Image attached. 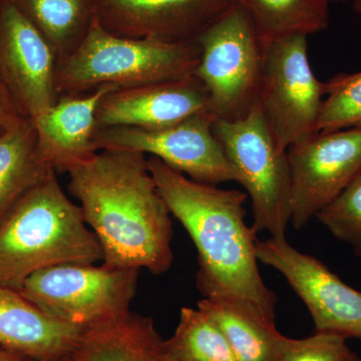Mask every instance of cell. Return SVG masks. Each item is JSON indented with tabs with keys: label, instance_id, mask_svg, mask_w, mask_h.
Returning <instances> with one entry per match:
<instances>
[{
	"label": "cell",
	"instance_id": "cell-1",
	"mask_svg": "<svg viewBox=\"0 0 361 361\" xmlns=\"http://www.w3.org/2000/svg\"><path fill=\"white\" fill-rule=\"evenodd\" d=\"M68 189L102 249L103 264L161 275L174 260L170 210L146 155L102 149L68 171Z\"/></svg>",
	"mask_w": 361,
	"mask_h": 361
},
{
	"label": "cell",
	"instance_id": "cell-2",
	"mask_svg": "<svg viewBox=\"0 0 361 361\" xmlns=\"http://www.w3.org/2000/svg\"><path fill=\"white\" fill-rule=\"evenodd\" d=\"M148 167L169 210L198 251L199 291L206 298L242 299L275 322L277 296L259 271L257 233L245 222V192L196 182L156 157H149Z\"/></svg>",
	"mask_w": 361,
	"mask_h": 361
},
{
	"label": "cell",
	"instance_id": "cell-3",
	"mask_svg": "<svg viewBox=\"0 0 361 361\" xmlns=\"http://www.w3.org/2000/svg\"><path fill=\"white\" fill-rule=\"evenodd\" d=\"M104 253L80 205L56 171L28 190L0 221V286L18 290L37 271L68 263L96 264Z\"/></svg>",
	"mask_w": 361,
	"mask_h": 361
},
{
	"label": "cell",
	"instance_id": "cell-4",
	"mask_svg": "<svg viewBox=\"0 0 361 361\" xmlns=\"http://www.w3.org/2000/svg\"><path fill=\"white\" fill-rule=\"evenodd\" d=\"M200 59L198 42H165L118 37L94 18L77 49L58 65L61 97L89 94L104 85L116 89L194 75Z\"/></svg>",
	"mask_w": 361,
	"mask_h": 361
},
{
	"label": "cell",
	"instance_id": "cell-5",
	"mask_svg": "<svg viewBox=\"0 0 361 361\" xmlns=\"http://www.w3.org/2000/svg\"><path fill=\"white\" fill-rule=\"evenodd\" d=\"M200 59L194 75L210 99L216 120L234 122L259 104L263 45L251 16L234 4L197 39Z\"/></svg>",
	"mask_w": 361,
	"mask_h": 361
},
{
	"label": "cell",
	"instance_id": "cell-6",
	"mask_svg": "<svg viewBox=\"0 0 361 361\" xmlns=\"http://www.w3.org/2000/svg\"><path fill=\"white\" fill-rule=\"evenodd\" d=\"M214 133L246 190L253 229L284 238L291 223L292 180L287 151L278 146L260 106L241 120H215Z\"/></svg>",
	"mask_w": 361,
	"mask_h": 361
},
{
	"label": "cell",
	"instance_id": "cell-7",
	"mask_svg": "<svg viewBox=\"0 0 361 361\" xmlns=\"http://www.w3.org/2000/svg\"><path fill=\"white\" fill-rule=\"evenodd\" d=\"M140 269L68 263L33 273L18 292L47 314L82 329L127 314Z\"/></svg>",
	"mask_w": 361,
	"mask_h": 361
},
{
	"label": "cell",
	"instance_id": "cell-8",
	"mask_svg": "<svg viewBox=\"0 0 361 361\" xmlns=\"http://www.w3.org/2000/svg\"><path fill=\"white\" fill-rule=\"evenodd\" d=\"M262 45L259 106L278 146L287 151L319 133L326 87L311 68L307 35H288Z\"/></svg>",
	"mask_w": 361,
	"mask_h": 361
},
{
	"label": "cell",
	"instance_id": "cell-9",
	"mask_svg": "<svg viewBox=\"0 0 361 361\" xmlns=\"http://www.w3.org/2000/svg\"><path fill=\"white\" fill-rule=\"evenodd\" d=\"M215 116L200 114L160 130L113 127L97 129V151L116 149L156 157L190 179L215 185L236 182L234 169L214 133Z\"/></svg>",
	"mask_w": 361,
	"mask_h": 361
},
{
	"label": "cell",
	"instance_id": "cell-10",
	"mask_svg": "<svg viewBox=\"0 0 361 361\" xmlns=\"http://www.w3.org/2000/svg\"><path fill=\"white\" fill-rule=\"evenodd\" d=\"M256 256L283 275L310 310L315 332L361 339V292L314 256L297 250L286 237L257 240Z\"/></svg>",
	"mask_w": 361,
	"mask_h": 361
},
{
	"label": "cell",
	"instance_id": "cell-11",
	"mask_svg": "<svg viewBox=\"0 0 361 361\" xmlns=\"http://www.w3.org/2000/svg\"><path fill=\"white\" fill-rule=\"evenodd\" d=\"M291 224L301 229L361 173V129L320 132L287 149Z\"/></svg>",
	"mask_w": 361,
	"mask_h": 361
},
{
	"label": "cell",
	"instance_id": "cell-12",
	"mask_svg": "<svg viewBox=\"0 0 361 361\" xmlns=\"http://www.w3.org/2000/svg\"><path fill=\"white\" fill-rule=\"evenodd\" d=\"M58 59L51 44L11 0L0 1V78L26 118L58 99Z\"/></svg>",
	"mask_w": 361,
	"mask_h": 361
},
{
	"label": "cell",
	"instance_id": "cell-13",
	"mask_svg": "<svg viewBox=\"0 0 361 361\" xmlns=\"http://www.w3.org/2000/svg\"><path fill=\"white\" fill-rule=\"evenodd\" d=\"M237 0H92L94 18L118 37L197 40Z\"/></svg>",
	"mask_w": 361,
	"mask_h": 361
},
{
	"label": "cell",
	"instance_id": "cell-14",
	"mask_svg": "<svg viewBox=\"0 0 361 361\" xmlns=\"http://www.w3.org/2000/svg\"><path fill=\"white\" fill-rule=\"evenodd\" d=\"M204 113H211L208 92L199 78L190 75L111 90L97 108V129L160 130Z\"/></svg>",
	"mask_w": 361,
	"mask_h": 361
},
{
	"label": "cell",
	"instance_id": "cell-15",
	"mask_svg": "<svg viewBox=\"0 0 361 361\" xmlns=\"http://www.w3.org/2000/svg\"><path fill=\"white\" fill-rule=\"evenodd\" d=\"M115 89L104 85L89 94L59 97L51 108L32 120L37 154L47 168L68 173L96 155L97 108L102 99Z\"/></svg>",
	"mask_w": 361,
	"mask_h": 361
},
{
	"label": "cell",
	"instance_id": "cell-16",
	"mask_svg": "<svg viewBox=\"0 0 361 361\" xmlns=\"http://www.w3.org/2000/svg\"><path fill=\"white\" fill-rule=\"evenodd\" d=\"M85 329L47 314L16 289L0 286V345L35 361H66Z\"/></svg>",
	"mask_w": 361,
	"mask_h": 361
},
{
	"label": "cell",
	"instance_id": "cell-17",
	"mask_svg": "<svg viewBox=\"0 0 361 361\" xmlns=\"http://www.w3.org/2000/svg\"><path fill=\"white\" fill-rule=\"evenodd\" d=\"M165 341L151 317L127 314L85 329L73 355L66 361H158Z\"/></svg>",
	"mask_w": 361,
	"mask_h": 361
},
{
	"label": "cell",
	"instance_id": "cell-18",
	"mask_svg": "<svg viewBox=\"0 0 361 361\" xmlns=\"http://www.w3.org/2000/svg\"><path fill=\"white\" fill-rule=\"evenodd\" d=\"M197 308L219 327L237 361L277 360L286 336L252 304L234 297H205Z\"/></svg>",
	"mask_w": 361,
	"mask_h": 361
},
{
	"label": "cell",
	"instance_id": "cell-19",
	"mask_svg": "<svg viewBox=\"0 0 361 361\" xmlns=\"http://www.w3.org/2000/svg\"><path fill=\"white\" fill-rule=\"evenodd\" d=\"M51 171L40 161L37 132L30 118L0 135V221Z\"/></svg>",
	"mask_w": 361,
	"mask_h": 361
},
{
	"label": "cell",
	"instance_id": "cell-20",
	"mask_svg": "<svg viewBox=\"0 0 361 361\" xmlns=\"http://www.w3.org/2000/svg\"><path fill=\"white\" fill-rule=\"evenodd\" d=\"M54 49L58 65L77 49L89 32L92 0H11Z\"/></svg>",
	"mask_w": 361,
	"mask_h": 361
},
{
	"label": "cell",
	"instance_id": "cell-21",
	"mask_svg": "<svg viewBox=\"0 0 361 361\" xmlns=\"http://www.w3.org/2000/svg\"><path fill=\"white\" fill-rule=\"evenodd\" d=\"M251 16L261 42L310 35L329 25L327 0H237Z\"/></svg>",
	"mask_w": 361,
	"mask_h": 361
},
{
	"label": "cell",
	"instance_id": "cell-22",
	"mask_svg": "<svg viewBox=\"0 0 361 361\" xmlns=\"http://www.w3.org/2000/svg\"><path fill=\"white\" fill-rule=\"evenodd\" d=\"M166 351L177 361H237L229 342L216 323L199 308L183 307Z\"/></svg>",
	"mask_w": 361,
	"mask_h": 361
},
{
	"label": "cell",
	"instance_id": "cell-23",
	"mask_svg": "<svg viewBox=\"0 0 361 361\" xmlns=\"http://www.w3.org/2000/svg\"><path fill=\"white\" fill-rule=\"evenodd\" d=\"M325 87L318 132L361 129V71L338 73Z\"/></svg>",
	"mask_w": 361,
	"mask_h": 361
},
{
	"label": "cell",
	"instance_id": "cell-24",
	"mask_svg": "<svg viewBox=\"0 0 361 361\" xmlns=\"http://www.w3.org/2000/svg\"><path fill=\"white\" fill-rule=\"evenodd\" d=\"M316 218L361 257V173Z\"/></svg>",
	"mask_w": 361,
	"mask_h": 361
},
{
	"label": "cell",
	"instance_id": "cell-25",
	"mask_svg": "<svg viewBox=\"0 0 361 361\" xmlns=\"http://www.w3.org/2000/svg\"><path fill=\"white\" fill-rule=\"evenodd\" d=\"M346 341L345 337L326 332H315L301 339L286 337L276 361H361Z\"/></svg>",
	"mask_w": 361,
	"mask_h": 361
},
{
	"label": "cell",
	"instance_id": "cell-26",
	"mask_svg": "<svg viewBox=\"0 0 361 361\" xmlns=\"http://www.w3.org/2000/svg\"><path fill=\"white\" fill-rule=\"evenodd\" d=\"M25 118L0 78V135L13 129Z\"/></svg>",
	"mask_w": 361,
	"mask_h": 361
},
{
	"label": "cell",
	"instance_id": "cell-27",
	"mask_svg": "<svg viewBox=\"0 0 361 361\" xmlns=\"http://www.w3.org/2000/svg\"><path fill=\"white\" fill-rule=\"evenodd\" d=\"M0 361H25L20 356L14 355L13 353L6 350V349H0Z\"/></svg>",
	"mask_w": 361,
	"mask_h": 361
},
{
	"label": "cell",
	"instance_id": "cell-28",
	"mask_svg": "<svg viewBox=\"0 0 361 361\" xmlns=\"http://www.w3.org/2000/svg\"><path fill=\"white\" fill-rule=\"evenodd\" d=\"M158 361H177L175 360L174 357H172L167 351H165V353H163V355L161 356L160 358H159Z\"/></svg>",
	"mask_w": 361,
	"mask_h": 361
},
{
	"label": "cell",
	"instance_id": "cell-29",
	"mask_svg": "<svg viewBox=\"0 0 361 361\" xmlns=\"http://www.w3.org/2000/svg\"><path fill=\"white\" fill-rule=\"evenodd\" d=\"M353 11L361 16V0H356L353 2Z\"/></svg>",
	"mask_w": 361,
	"mask_h": 361
},
{
	"label": "cell",
	"instance_id": "cell-30",
	"mask_svg": "<svg viewBox=\"0 0 361 361\" xmlns=\"http://www.w3.org/2000/svg\"><path fill=\"white\" fill-rule=\"evenodd\" d=\"M327 1L329 2V4H331V2H355L356 0H327Z\"/></svg>",
	"mask_w": 361,
	"mask_h": 361
},
{
	"label": "cell",
	"instance_id": "cell-31",
	"mask_svg": "<svg viewBox=\"0 0 361 361\" xmlns=\"http://www.w3.org/2000/svg\"><path fill=\"white\" fill-rule=\"evenodd\" d=\"M0 1H1V0H0Z\"/></svg>",
	"mask_w": 361,
	"mask_h": 361
}]
</instances>
